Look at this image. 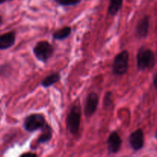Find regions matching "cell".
Segmentation results:
<instances>
[{"label": "cell", "instance_id": "2", "mask_svg": "<svg viewBox=\"0 0 157 157\" xmlns=\"http://www.w3.org/2000/svg\"><path fill=\"white\" fill-rule=\"evenodd\" d=\"M80 121H81V108L79 106L74 105L71 108L67 119L66 126L71 134H76L79 130Z\"/></svg>", "mask_w": 157, "mask_h": 157}, {"label": "cell", "instance_id": "19", "mask_svg": "<svg viewBox=\"0 0 157 157\" xmlns=\"http://www.w3.org/2000/svg\"><path fill=\"white\" fill-rule=\"evenodd\" d=\"M6 1H7V0H0V4H2V3L6 2Z\"/></svg>", "mask_w": 157, "mask_h": 157}, {"label": "cell", "instance_id": "7", "mask_svg": "<svg viewBox=\"0 0 157 157\" xmlns=\"http://www.w3.org/2000/svg\"><path fill=\"white\" fill-rule=\"evenodd\" d=\"M99 104V96L95 92L89 94L85 104V114L86 117H91L95 112Z\"/></svg>", "mask_w": 157, "mask_h": 157}, {"label": "cell", "instance_id": "3", "mask_svg": "<svg viewBox=\"0 0 157 157\" xmlns=\"http://www.w3.org/2000/svg\"><path fill=\"white\" fill-rule=\"evenodd\" d=\"M46 125V119L41 113H32L25 119L23 127L28 132H34Z\"/></svg>", "mask_w": 157, "mask_h": 157}, {"label": "cell", "instance_id": "9", "mask_svg": "<svg viewBox=\"0 0 157 157\" xmlns=\"http://www.w3.org/2000/svg\"><path fill=\"white\" fill-rule=\"evenodd\" d=\"M15 41V33L9 32L0 35V50H6L14 45Z\"/></svg>", "mask_w": 157, "mask_h": 157}, {"label": "cell", "instance_id": "16", "mask_svg": "<svg viewBox=\"0 0 157 157\" xmlns=\"http://www.w3.org/2000/svg\"><path fill=\"white\" fill-rule=\"evenodd\" d=\"M112 104V94L111 91L106 92L103 100V104L106 108H109Z\"/></svg>", "mask_w": 157, "mask_h": 157}, {"label": "cell", "instance_id": "18", "mask_svg": "<svg viewBox=\"0 0 157 157\" xmlns=\"http://www.w3.org/2000/svg\"><path fill=\"white\" fill-rule=\"evenodd\" d=\"M22 156H36V154L32 153H27L22 155Z\"/></svg>", "mask_w": 157, "mask_h": 157}, {"label": "cell", "instance_id": "13", "mask_svg": "<svg viewBox=\"0 0 157 157\" xmlns=\"http://www.w3.org/2000/svg\"><path fill=\"white\" fill-rule=\"evenodd\" d=\"M123 0H109L108 12L111 15H115L118 13L119 11L123 6Z\"/></svg>", "mask_w": 157, "mask_h": 157}, {"label": "cell", "instance_id": "21", "mask_svg": "<svg viewBox=\"0 0 157 157\" xmlns=\"http://www.w3.org/2000/svg\"><path fill=\"white\" fill-rule=\"evenodd\" d=\"M2 17H1V15H0V25H1V23H2Z\"/></svg>", "mask_w": 157, "mask_h": 157}, {"label": "cell", "instance_id": "10", "mask_svg": "<svg viewBox=\"0 0 157 157\" xmlns=\"http://www.w3.org/2000/svg\"><path fill=\"white\" fill-rule=\"evenodd\" d=\"M149 27V18L148 16L143 17L139 20L136 25V34L139 38H145L147 35Z\"/></svg>", "mask_w": 157, "mask_h": 157}, {"label": "cell", "instance_id": "15", "mask_svg": "<svg viewBox=\"0 0 157 157\" xmlns=\"http://www.w3.org/2000/svg\"><path fill=\"white\" fill-rule=\"evenodd\" d=\"M58 5L62 6H75L81 2V0H54Z\"/></svg>", "mask_w": 157, "mask_h": 157}, {"label": "cell", "instance_id": "1", "mask_svg": "<svg viewBox=\"0 0 157 157\" xmlns=\"http://www.w3.org/2000/svg\"><path fill=\"white\" fill-rule=\"evenodd\" d=\"M155 62L154 53L149 48L143 47L137 54V67L139 71L151 68Z\"/></svg>", "mask_w": 157, "mask_h": 157}, {"label": "cell", "instance_id": "14", "mask_svg": "<svg viewBox=\"0 0 157 157\" xmlns=\"http://www.w3.org/2000/svg\"><path fill=\"white\" fill-rule=\"evenodd\" d=\"M71 32H72L71 28L67 26V27H64L62 29L57 30L56 32L52 34V36H53L54 39L55 40H63L69 36Z\"/></svg>", "mask_w": 157, "mask_h": 157}, {"label": "cell", "instance_id": "6", "mask_svg": "<svg viewBox=\"0 0 157 157\" xmlns=\"http://www.w3.org/2000/svg\"><path fill=\"white\" fill-rule=\"evenodd\" d=\"M129 143L134 151L141 150L144 145V134L142 129H137L132 132L129 137Z\"/></svg>", "mask_w": 157, "mask_h": 157}, {"label": "cell", "instance_id": "20", "mask_svg": "<svg viewBox=\"0 0 157 157\" xmlns=\"http://www.w3.org/2000/svg\"><path fill=\"white\" fill-rule=\"evenodd\" d=\"M155 139L157 140V130H156V131H155Z\"/></svg>", "mask_w": 157, "mask_h": 157}, {"label": "cell", "instance_id": "4", "mask_svg": "<svg viewBox=\"0 0 157 157\" xmlns=\"http://www.w3.org/2000/svg\"><path fill=\"white\" fill-rule=\"evenodd\" d=\"M129 55L127 51L124 50L119 52L114 58L113 72L116 75H123L127 72L129 67Z\"/></svg>", "mask_w": 157, "mask_h": 157}, {"label": "cell", "instance_id": "11", "mask_svg": "<svg viewBox=\"0 0 157 157\" xmlns=\"http://www.w3.org/2000/svg\"><path fill=\"white\" fill-rule=\"evenodd\" d=\"M52 130L49 125H45L42 127V133L37 139L36 142L35 143V147L32 149H35L38 146L41 144H45L47 143L52 139Z\"/></svg>", "mask_w": 157, "mask_h": 157}, {"label": "cell", "instance_id": "8", "mask_svg": "<svg viewBox=\"0 0 157 157\" xmlns=\"http://www.w3.org/2000/svg\"><path fill=\"white\" fill-rule=\"evenodd\" d=\"M121 144H122V140L119 135L118 134L117 132L115 131L112 132V133L109 135L107 140L108 151H109V153H118L119 150H120V147H121Z\"/></svg>", "mask_w": 157, "mask_h": 157}, {"label": "cell", "instance_id": "5", "mask_svg": "<svg viewBox=\"0 0 157 157\" xmlns=\"http://www.w3.org/2000/svg\"><path fill=\"white\" fill-rule=\"evenodd\" d=\"M33 53L37 59L42 62H46L50 57H52L53 54V47L48 41H39L33 48Z\"/></svg>", "mask_w": 157, "mask_h": 157}, {"label": "cell", "instance_id": "17", "mask_svg": "<svg viewBox=\"0 0 157 157\" xmlns=\"http://www.w3.org/2000/svg\"><path fill=\"white\" fill-rule=\"evenodd\" d=\"M153 85L154 87L155 88V90H157V73L155 74V76L153 78Z\"/></svg>", "mask_w": 157, "mask_h": 157}, {"label": "cell", "instance_id": "12", "mask_svg": "<svg viewBox=\"0 0 157 157\" xmlns=\"http://www.w3.org/2000/svg\"><path fill=\"white\" fill-rule=\"evenodd\" d=\"M60 79H61V76L59 75V74L54 73L46 77L42 81L41 84L43 87H49L52 85H53L54 84H55V83L58 82Z\"/></svg>", "mask_w": 157, "mask_h": 157}]
</instances>
